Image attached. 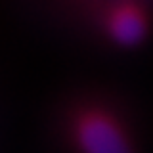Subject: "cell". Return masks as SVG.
I'll return each mask as SVG.
<instances>
[{"label": "cell", "instance_id": "6da1fadb", "mask_svg": "<svg viewBox=\"0 0 153 153\" xmlns=\"http://www.w3.org/2000/svg\"><path fill=\"white\" fill-rule=\"evenodd\" d=\"M79 143L84 153H130L119 126L100 113L88 115L80 121Z\"/></svg>", "mask_w": 153, "mask_h": 153}, {"label": "cell", "instance_id": "7a4b0ae2", "mask_svg": "<svg viewBox=\"0 0 153 153\" xmlns=\"http://www.w3.org/2000/svg\"><path fill=\"white\" fill-rule=\"evenodd\" d=\"M111 35L121 44H136L146 33V19L136 8H119L109 21Z\"/></svg>", "mask_w": 153, "mask_h": 153}]
</instances>
